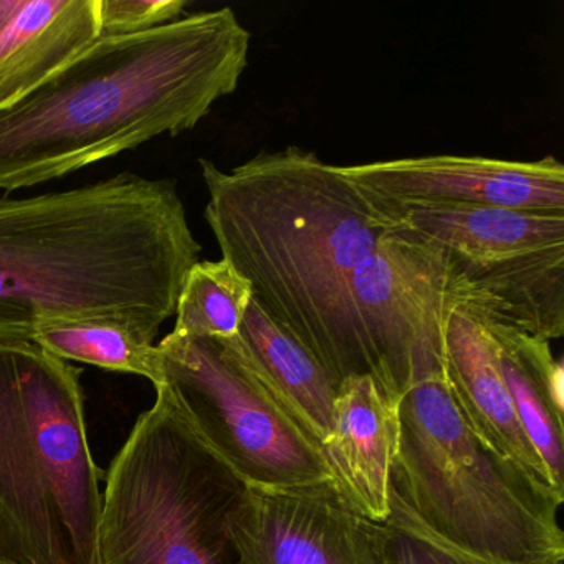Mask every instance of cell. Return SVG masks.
<instances>
[{
	"label": "cell",
	"mask_w": 564,
	"mask_h": 564,
	"mask_svg": "<svg viewBox=\"0 0 564 564\" xmlns=\"http://www.w3.org/2000/svg\"><path fill=\"white\" fill-rule=\"evenodd\" d=\"M199 166L209 193L204 217L253 302L338 384L366 376L349 276L405 226L401 204L299 147L262 151L230 171L209 160Z\"/></svg>",
	"instance_id": "obj_2"
},
{
	"label": "cell",
	"mask_w": 564,
	"mask_h": 564,
	"mask_svg": "<svg viewBox=\"0 0 564 564\" xmlns=\"http://www.w3.org/2000/svg\"><path fill=\"white\" fill-rule=\"evenodd\" d=\"M82 369L31 341H0V563L98 564L104 471Z\"/></svg>",
	"instance_id": "obj_4"
},
{
	"label": "cell",
	"mask_w": 564,
	"mask_h": 564,
	"mask_svg": "<svg viewBox=\"0 0 564 564\" xmlns=\"http://www.w3.org/2000/svg\"><path fill=\"white\" fill-rule=\"evenodd\" d=\"M239 336L273 398L322 452L323 442L335 424L333 412L338 382L253 300Z\"/></svg>",
	"instance_id": "obj_16"
},
{
	"label": "cell",
	"mask_w": 564,
	"mask_h": 564,
	"mask_svg": "<svg viewBox=\"0 0 564 564\" xmlns=\"http://www.w3.org/2000/svg\"><path fill=\"white\" fill-rule=\"evenodd\" d=\"M35 345L64 361L128 372L161 386V358L154 339L127 322L111 318L62 323L35 336Z\"/></svg>",
	"instance_id": "obj_17"
},
{
	"label": "cell",
	"mask_w": 564,
	"mask_h": 564,
	"mask_svg": "<svg viewBox=\"0 0 564 564\" xmlns=\"http://www.w3.org/2000/svg\"><path fill=\"white\" fill-rule=\"evenodd\" d=\"M388 520L389 551L394 564H501L485 557L475 556L425 528L404 503L391 491Z\"/></svg>",
	"instance_id": "obj_19"
},
{
	"label": "cell",
	"mask_w": 564,
	"mask_h": 564,
	"mask_svg": "<svg viewBox=\"0 0 564 564\" xmlns=\"http://www.w3.org/2000/svg\"><path fill=\"white\" fill-rule=\"evenodd\" d=\"M451 257L475 308L536 338L564 336V213L401 204Z\"/></svg>",
	"instance_id": "obj_8"
},
{
	"label": "cell",
	"mask_w": 564,
	"mask_h": 564,
	"mask_svg": "<svg viewBox=\"0 0 564 564\" xmlns=\"http://www.w3.org/2000/svg\"><path fill=\"white\" fill-rule=\"evenodd\" d=\"M252 300L249 280L227 260H199L191 267L177 296L173 333L194 338H234Z\"/></svg>",
	"instance_id": "obj_18"
},
{
	"label": "cell",
	"mask_w": 564,
	"mask_h": 564,
	"mask_svg": "<svg viewBox=\"0 0 564 564\" xmlns=\"http://www.w3.org/2000/svg\"><path fill=\"white\" fill-rule=\"evenodd\" d=\"M100 39V0H0V111Z\"/></svg>",
	"instance_id": "obj_14"
},
{
	"label": "cell",
	"mask_w": 564,
	"mask_h": 564,
	"mask_svg": "<svg viewBox=\"0 0 564 564\" xmlns=\"http://www.w3.org/2000/svg\"><path fill=\"white\" fill-rule=\"evenodd\" d=\"M200 252L173 180L123 173L0 197V341L94 318L156 339Z\"/></svg>",
	"instance_id": "obj_1"
},
{
	"label": "cell",
	"mask_w": 564,
	"mask_h": 564,
	"mask_svg": "<svg viewBox=\"0 0 564 564\" xmlns=\"http://www.w3.org/2000/svg\"><path fill=\"white\" fill-rule=\"evenodd\" d=\"M376 196L417 206H480L564 213V166L481 156H421L341 166Z\"/></svg>",
	"instance_id": "obj_11"
},
{
	"label": "cell",
	"mask_w": 564,
	"mask_h": 564,
	"mask_svg": "<svg viewBox=\"0 0 564 564\" xmlns=\"http://www.w3.org/2000/svg\"><path fill=\"white\" fill-rule=\"evenodd\" d=\"M484 319L497 345L501 376L521 427L546 467L554 490L564 497L563 365L554 358L551 341L487 316Z\"/></svg>",
	"instance_id": "obj_15"
},
{
	"label": "cell",
	"mask_w": 564,
	"mask_h": 564,
	"mask_svg": "<svg viewBox=\"0 0 564 564\" xmlns=\"http://www.w3.org/2000/svg\"><path fill=\"white\" fill-rule=\"evenodd\" d=\"M444 378L455 405L475 435L541 487L561 497L521 427L498 362L497 345L474 306L452 313L445 335Z\"/></svg>",
	"instance_id": "obj_13"
},
{
	"label": "cell",
	"mask_w": 564,
	"mask_h": 564,
	"mask_svg": "<svg viewBox=\"0 0 564 564\" xmlns=\"http://www.w3.org/2000/svg\"><path fill=\"white\" fill-rule=\"evenodd\" d=\"M391 491L425 528L501 564H564L563 498L528 477L468 427L444 375L402 399Z\"/></svg>",
	"instance_id": "obj_5"
},
{
	"label": "cell",
	"mask_w": 564,
	"mask_h": 564,
	"mask_svg": "<svg viewBox=\"0 0 564 564\" xmlns=\"http://www.w3.org/2000/svg\"><path fill=\"white\" fill-rule=\"evenodd\" d=\"M156 346L161 386L247 487L332 484L322 452L273 398L239 335L194 338L171 332Z\"/></svg>",
	"instance_id": "obj_7"
},
{
	"label": "cell",
	"mask_w": 564,
	"mask_h": 564,
	"mask_svg": "<svg viewBox=\"0 0 564 564\" xmlns=\"http://www.w3.org/2000/svg\"><path fill=\"white\" fill-rule=\"evenodd\" d=\"M187 0H100V37L141 34L183 19Z\"/></svg>",
	"instance_id": "obj_20"
},
{
	"label": "cell",
	"mask_w": 564,
	"mask_h": 564,
	"mask_svg": "<svg viewBox=\"0 0 564 564\" xmlns=\"http://www.w3.org/2000/svg\"><path fill=\"white\" fill-rule=\"evenodd\" d=\"M105 478L98 564H240L230 517L247 485L164 386Z\"/></svg>",
	"instance_id": "obj_6"
},
{
	"label": "cell",
	"mask_w": 564,
	"mask_h": 564,
	"mask_svg": "<svg viewBox=\"0 0 564 564\" xmlns=\"http://www.w3.org/2000/svg\"><path fill=\"white\" fill-rule=\"evenodd\" d=\"M349 302L366 376L398 402L444 375L448 319L474 305L448 253L408 224L356 267Z\"/></svg>",
	"instance_id": "obj_9"
},
{
	"label": "cell",
	"mask_w": 564,
	"mask_h": 564,
	"mask_svg": "<svg viewBox=\"0 0 564 564\" xmlns=\"http://www.w3.org/2000/svg\"><path fill=\"white\" fill-rule=\"evenodd\" d=\"M401 402L384 394L369 376L339 384L335 424L322 457L336 494L362 517L384 523L391 500V468L401 441Z\"/></svg>",
	"instance_id": "obj_12"
},
{
	"label": "cell",
	"mask_w": 564,
	"mask_h": 564,
	"mask_svg": "<svg viewBox=\"0 0 564 564\" xmlns=\"http://www.w3.org/2000/svg\"><path fill=\"white\" fill-rule=\"evenodd\" d=\"M230 531L240 564H394L384 523L352 510L332 484L247 487Z\"/></svg>",
	"instance_id": "obj_10"
},
{
	"label": "cell",
	"mask_w": 564,
	"mask_h": 564,
	"mask_svg": "<svg viewBox=\"0 0 564 564\" xmlns=\"http://www.w3.org/2000/svg\"><path fill=\"white\" fill-rule=\"evenodd\" d=\"M0 564H18V563H0Z\"/></svg>",
	"instance_id": "obj_21"
},
{
	"label": "cell",
	"mask_w": 564,
	"mask_h": 564,
	"mask_svg": "<svg viewBox=\"0 0 564 564\" xmlns=\"http://www.w3.org/2000/svg\"><path fill=\"white\" fill-rule=\"evenodd\" d=\"M250 39L230 8L97 39L0 111V191L61 180L154 138L193 130L239 88Z\"/></svg>",
	"instance_id": "obj_3"
}]
</instances>
